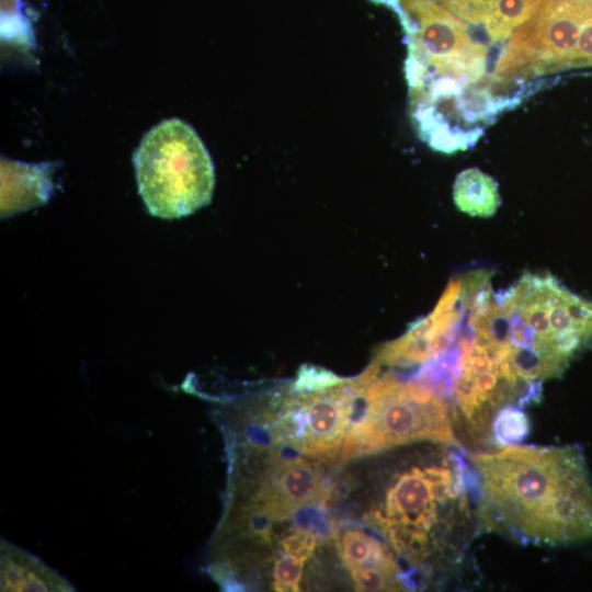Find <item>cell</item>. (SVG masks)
<instances>
[{"mask_svg":"<svg viewBox=\"0 0 592 592\" xmlns=\"http://www.w3.org/2000/svg\"><path fill=\"white\" fill-rule=\"evenodd\" d=\"M468 459L479 526L533 545L592 537V480L577 448L510 444Z\"/></svg>","mask_w":592,"mask_h":592,"instance_id":"1","label":"cell"},{"mask_svg":"<svg viewBox=\"0 0 592 592\" xmlns=\"http://www.w3.org/2000/svg\"><path fill=\"white\" fill-rule=\"evenodd\" d=\"M488 318L502 361L538 390L592 342V300L549 273L526 272L510 288L493 292Z\"/></svg>","mask_w":592,"mask_h":592,"instance_id":"2","label":"cell"},{"mask_svg":"<svg viewBox=\"0 0 592 592\" xmlns=\"http://www.w3.org/2000/svg\"><path fill=\"white\" fill-rule=\"evenodd\" d=\"M473 468L455 451L436 463L411 466L388 487L373 520L391 547L412 566L433 554L455 565L478 523Z\"/></svg>","mask_w":592,"mask_h":592,"instance_id":"3","label":"cell"},{"mask_svg":"<svg viewBox=\"0 0 592 592\" xmlns=\"http://www.w3.org/2000/svg\"><path fill=\"white\" fill-rule=\"evenodd\" d=\"M379 366V365H378ZM342 444L341 462L419 441L455 445L452 407L441 396L380 366L358 399Z\"/></svg>","mask_w":592,"mask_h":592,"instance_id":"4","label":"cell"},{"mask_svg":"<svg viewBox=\"0 0 592 592\" xmlns=\"http://www.w3.org/2000/svg\"><path fill=\"white\" fill-rule=\"evenodd\" d=\"M138 192L156 217L187 216L210 203L215 173L195 130L170 118L150 129L134 153Z\"/></svg>","mask_w":592,"mask_h":592,"instance_id":"5","label":"cell"},{"mask_svg":"<svg viewBox=\"0 0 592 592\" xmlns=\"http://www.w3.org/2000/svg\"><path fill=\"white\" fill-rule=\"evenodd\" d=\"M375 368L371 365L357 377L320 390L291 389L269 418L272 441L307 456H335Z\"/></svg>","mask_w":592,"mask_h":592,"instance_id":"6","label":"cell"},{"mask_svg":"<svg viewBox=\"0 0 592 592\" xmlns=\"http://www.w3.org/2000/svg\"><path fill=\"white\" fill-rule=\"evenodd\" d=\"M322 494L318 470L301 457H274L264 470L253 496L257 515L269 521L291 517L315 504Z\"/></svg>","mask_w":592,"mask_h":592,"instance_id":"7","label":"cell"},{"mask_svg":"<svg viewBox=\"0 0 592 592\" xmlns=\"http://www.w3.org/2000/svg\"><path fill=\"white\" fill-rule=\"evenodd\" d=\"M49 164H25L1 159V217L45 204L52 192Z\"/></svg>","mask_w":592,"mask_h":592,"instance_id":"8","label":"cell"},{"mask_svg":"<svg viewBox=\"0 0 592 592\" xmlns=\"http://www.w3.org/2000/svg\"><path fill=\"white\" fill-rule=\"evenodd\" d=\"M39 559L1 538V591H73Z\"/></svg>","mask_w":592,"mask_h":592,"instance_id":"9","label":"cell"},{"mask_svg":"<svg viewBox=\"0 0 592 592\" xmlns=\"http://www.w3.org/2000/svg\"><path fill=\"white\" fill-rule=\"evenodd\" d=\"M453 200L460 212L473 217H490L501 204L498 183L478 168L458 173L453 186Z\"/></svg>","mask_w":592,"mask_h":592,"instance_id":"10","label":"cell"},{"mask_svg":"<svg viewBox=\"0 0 592 592\" xmlns=\"http://www.w3.org/2000/svg\"><path fill=\"white\" fill-rule=\"evenodd\" d=\"M340 555L350 572L364 568H379L400 574L391 549L360 530H346L338 540Z\"/></svg>","mask_w":592,"mask_h":592,"instance_id":"11","label":"cell"},{"mask_svg":"<svg viewBox=\"0 0 592 592\" xmlns=\"http://www.w3.org/2000/svg\"><path fill=\"white\" fill-rule=\"evenodd\" d=\"M527 415L516 406H509L498 412L492 423V440L500 446L523 440L528 433Z\"/></svg>","mask_w":592,"mask_h":592,"instance_id":"12","label":"cell"},{"mask_svg":"<svg viewBox=\"0 0 592 592\" xmlns=\"http://www.w3.org/2000/svg\"><path fill=\"white\" fill-rule=\"evenodd\" d=\"M345 380H348V378L340 377L323 367L304 365L299 368L291 389L297 391L320 390L342 384Z\"/></svg>","mask_w":592,"mask_h":592,"instance_id":"13","label":"cell"},{"mask_svg":"<svg viewBox=\"0 0 592 592\" xmlns=\"http://www.w3.org/2000/svg\"><path fill=\"white\" fill-rule=\"evenodd\" d=\"M305 559L285 554L274 565L273 587L275 591H299Z\"/></svg>","mask_w":592,"mask_h":592,"instance_id":"14","label":"cell"},{"mask_svg":"<svg viewBox=\"0 0 592 592\" xmlns=\"http://www.w3.org/2000/svg\"><path fill=\"white\" fill-rule=\"evenodd\" d=\"M317 545L316 535L309 531L298 530L287 535L282 546L285 554H291L303 559H308Z\"/></svg>","mask_w":592,"mask_h":592,"instance_id":"15","label":"cell"}]
</instances>
